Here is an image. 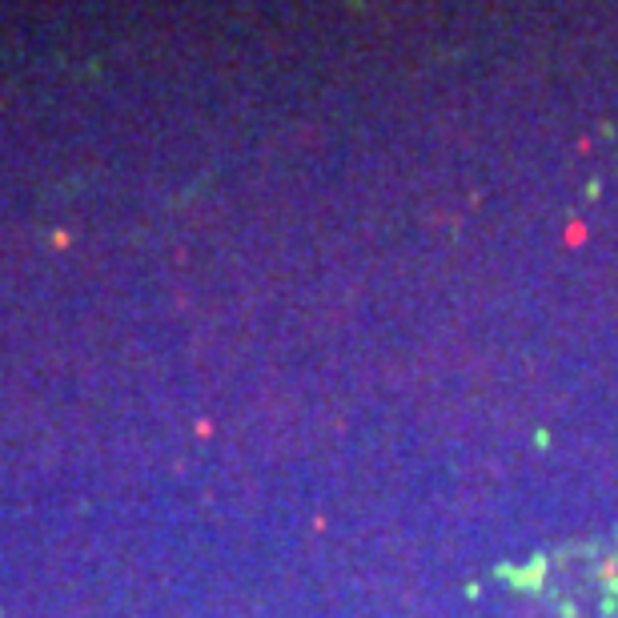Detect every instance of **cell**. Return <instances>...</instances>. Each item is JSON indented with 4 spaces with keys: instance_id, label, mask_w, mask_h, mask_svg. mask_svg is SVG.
<instances>
[{
    "instance_id": "obj_1",
    "label": "cell",
    "mask_w": 618,
    "mask_h": 618,
    "mask_svg": "<svg viewBox=\"0 0 618 618\" xmlns=\"http://www.w3.org/2000/svg\"><path fill=\"white\" fill-rule=\"evenodd\" d=\"M506 618H618V534L502 570Z\"/></svg>"
}]
</instances>
